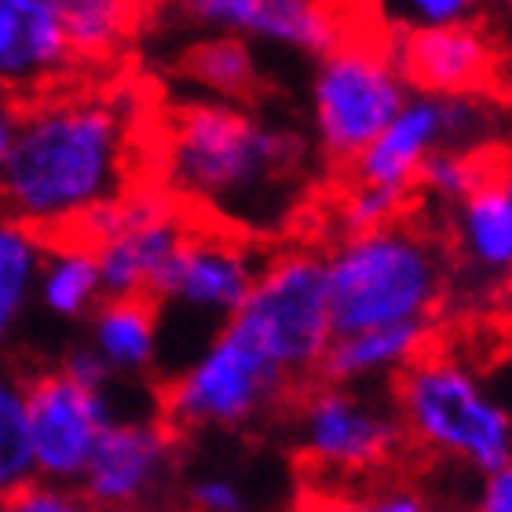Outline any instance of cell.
Wrapping results in <instances>:
<instances>
[{"instance_id":"1","label":"cell","mask_w":512,"mask_h":512,"mask_svg":"<svg viewBox=\"0 0 512 512\" xmlns=\"http://www.w3.org/2000/svg\"><path fill=\"white\" fill-rule=\"evenodd\" d=\"M161 187L238 235H282L308 187V150L227 99L172 110L158 143Z\"/></svg>"},{"instance_id":"2","label":"cell","mask_w":512,"mask_h":512,"mask_svg":"<svg viewBox=\"0 0 512 512\" xmlns=\"http://www.w3.org/2000/svg\"><path fill=\"white\" fill-rule=\"evenodd\" d=\"M136 107L125 92L41 96L19 110L0 209L44 238L136 187Z\"/></svg>"},{"instance_id":"3","label":"cell","mask_w":512,"mask_h":512,"mask_svg":"<svg viewBox=\"0 0 512 512\" xmlns=\"http://www.w3.org/2000/svg\"><path fill=\"white\" fill-rule=\"evenodd\" d=\"M333 333L436 319L450 289V260L414 224H384L344 235L326 253Z\"/></svg>"},{"instance_id":"4","label":"cell","mask_w":512,"mask_h":512,"mask_svg":"<svg viewBox=\"0 0 512 512\" xmlns=\"http://www.w3.org/2000/svg\"><path fill=\"white\" fill-rule=\"evenodd\" d=\"M392 381L406 436L425 450L480 476L512 458V414L465 363L421 352Z\"/></svg>"},{"instance_id":"5","label":"cell","mask_w":512,"mask_h":512,"mask_svg":"<svg viewBox=\"0 0 512 512\" xmlns=\"http://www.w3.org/2000/svg\"><path fill=\"white\" fill-rule=\"evenodd\" d=\"M293 388L297 381L253 337L224 322L172 377L165 421L187 432H231L275 414Z\"/></svg>"},{"instance_id":"6","label":"cell","mask_w":512,"mask_h":512,"mask_svg":"<svg viewBox=\"0 0 512 512\" xmlns=\"http://www.w3.org/2000/svg\"><path fill=\"white\" fill-rule=\"evenodd\" d=\"M227 322L253 337L297 384L311 381L333 341L326 253H267L249 297Z\"/></svg>"},{"instance_id":"7","label":"cell","mask_w":512,"mask_h":512,"mask_svg":"<svg viewBox=\"0 0 512 512\" xmlns=\"http://www.w3.org/2000/svg\"><path fill=\"white\" fill-rule=\"evenodd\" d=\"M414 88L395 66L392 44L341 41L319 59L311 85L315 136L333 165H352L366 143L399 114Z\"/></svg>"},{"instance_id":"8","label":"cell","mask_w":512,"mask_h":512,"mask_svg":"<svg viewBox=\"0 0 512 512\" xmlns=\"http://www.w3.org/2000/svg\"><path fill=\"white\" fill-rule=\"evenodd\" d=\"M300 458L333 480L384 469L406 439L395 399H381L366 384L319 381L304 395L293 421Z\"/></svg>"},{"instance_id":"9","label":"cell","mask_w":512,"mask_h":512,"mask_svg":"<svg viewBox=\"0 0 512 512\" xmlns=\"http://www.w3.org/2000/svg\"><path fill=\"white\" fill-rule=\"evenodd\" d=\"M494 132V114L480 99L469 96H436V92H410L399 114L377 132L359 158L348 165L352 183H377L417 191L421 161L439 147H483Z\"/></svg>"},{"instance_id":"10","label":"cell","mask_w":512,"mask_h":512,"mask_svg":"<svg viewBox=\"0 0 512 512\" xmlns=\"http://www.w3.org/2000/svg\"><path fill=\"white\" fill-rule=\"evenodd\" d=\"M264 260L267 253L256 246V238L220 224H194L172 264L165 267L154 289V304L183 315L187 326H205L216 333L242 308Z\"/></svg>"},{"instance_id":"11","label":"cell","mask_w":512,"mask_h":512,"mask_svg":"<svg viewBox=\"0 0 512 512\" xmlns=\"http://www.w3.org/2000/svg\"><path fill=\"white\" fill-rule=\"evenodd\" d=\"M33 469L44 480L74 483L96 454L99 439L114 421L110 388H92L59 370L26 381Z\"/></svg>"},{"instance_id":"12","label":"cell","mask_w":512,"mask_h":512,"mask_svg":"<svg viewBox=\"0 0 512 512\" xmlns=\"http://www.w3.org/2000/svg\"><path fill=\"white\" fill-rule=\"evenodd\" d=\"M176 472V436L169 421L114 417L85 465L77 491L85 505L136 509L158 502Z\"/></svg>"},{"instance_id":"13","label":"cell","mask_w":512,"mask_h":512,"mask_svg":"<svg viewBox=\"0 0 512 512\" xmlns=\"http://www.w3.org/2000/svg\"><path fill=\"white\" fill-rule=\"evenodd\" d=\"M55 0H0V92L41 96L74 66Z\"/></svg>"},{"instance_id":"14","label":"cell","mask_w":512,"mask_h":512,"mask_svg":"<svg viewBox=\"0 0 512 512\" xmlns=\"http://www.w3.org/2000/svg\"><path fill=\"white\" fill-rule=\"evenodd\" d=\"M392 55L414 92L483 96L494 77V48L472 22L410 26L406 37L392 44Z\"/></svg>"},{"instance_id":"15","label":"cell","mask_w":512,"mask_h":512,"mask_svg":"<svg viewBox=\"0 0 512 512\" xmlns=\"http://www.w3.org/2000/svg\"><path fill=\"white\" fill-rule=\"evenodd\" d=\"M461 264L483 286L505 289L512 278V176L494 172L454 205Z\"/></svg>"},{"instance_id":"16","label":"cell","mask_w":512,"mask_h":512,"mask_svg":"<svg viewBox=\"0 0 512 512\" xmlns=\"http://www.w3.org/2000/svg\"><path fill=\"white\" fill-rule=\"evenodd\" d=\"M432 337H436V319L333 333L315 377L337 384H370L381 377H395L406 363H414L417 355L432 348Z\"/></svg>"},{"instance_id":"17","label":"cell","mask_w":512,"mask_h":512,"mask_svg":"<svg viewBox=\"0 0 512 512\" xmlns=\"http://www.w3.org/2000/svg\"><path fill=\"white\" fill-rule=\"evenodd\" d=\"M92 348L114 377H139L158 366L161 311L150 297H103L92 311Z\"/></svg>"},{"instance_id":"18","label":"cell","mask_w":512,"mask_h":512,"mask_svg":"<svg viewBox=\"0 0 512 512\" xmlns=\"http://www.w3.org/2000/svg\"><path fill=\"white\" fill-rule=\"evenodd\" d=\"M249 37L322 59L352 33L337 0H256Z\"/></svg>"},{"instance_id":"19","label":"cell","mask_w":512,"mask_h":512,"mask_svg":"<svg viewBox=\"0 0 512 512\" xmlns=\"http://www.w3.org/2000/svg\"><path fill=\"white\" fill-rule=\"evenodd\" d=\"M41 275H37V300L55 319H88L103 300V275H99L96 249L77 238H48Z\"/></svg>"},{"instance_id":"20","label":"cell","mask_w":512,"mask_h":512,"mask_svg":"<svg viewBox=\"0 0 512 512\" xmlns=\"http://www.w3.org/2000/svg\"><path fill=\"white\" fill-rule=\"evenodd\" d=\"M48 238L0 209V344L8 341L30 300L37 297V275Z\"/></svg>"},{"instance_id":"21","label":"cell","mask_w":512,"mask_h":512,"mask_svg":"<svg viewBox=\"0 0 512 512\" xmlns=\"http://www.w3.org/2000/svg\"><path fill=\"white\" fill-rule=\"evenodd\" d=\"M183 74L191 77V85H198L213 99H227V103H242L260 85L253 55L235 33H216L209 41L194 44L183 59Z\"/></svg>"},{"instance_id":"22","label":"cell","mask_w":512,"mask_h":512,"mask_svg":"<svg viewBox=\"0 0 512 512\" xmlns=\"http://www.w3.org/2000/svg\"><path fill=\"white\" fill-rule=\"evenodd\" d=\"M77 59H110L136 26V0H55Z\"/></svg>"},{"instance_id":"23","label":"cell","mask_w":512,"mask_h":512,"mask_svg":"<svg viewBox=\"0 0 512 512\" xmlns=\"http://www.w3.org/2000/svg\"><path fill=\"white\" fill-rule=\"evenodd\" d=\"M30 414H26V381L0 370V505L33 480Z\"/></svg>"},{"instance_id":"24","label":"cell","mask_w":512,"mask_h":512,"mask_svg":"<svg viewBox=\"0 0 512 512\" xmlns=\"http://www.w3.org/2000/svg\"><path fill=\"white\" fill-rule=\"evenodd\" d=\"M494 161H487L483 147H439L417 169V191L432 194L436 202L458 205L469 191H476L487 176H494Z\"/></svg>"},{"instance_id":"25","label":"cell","mask_w":512,"mask_h":512,"mask_svg":"<svg viewBox=\"0 0 512 512\" xmlns=\"http://www.w3.org/2000/svg\"><path fill=\"white\" fill-rule=\"evenodd\" d=\"M414 191H399V187H377V183H352V191L344 194L337 224L344 235H359V231H374V227L395 224L403 220L410 209Z\"/></svg>"},{"instance_id":"26","label":"cell","mask_w":512,"mask_h":512,"mask_svg":"<svg viewBox=\"0 0 512 512\" xmlns=\"http://www.w3.org/2000/svg\"><path fill=\"white\" fill-rule=\"evenodd\" d=\"M4 509L11 512H77L85 509V498L74 483H59V480H44V476H33L11 494Z\"/></svg>"},{"instance_id":"27","label":"cell","mask_w":512,"mask_h":512,"mask_svg":"<svg viewBox=\"0 0 512 512\" xmlns=\"http://www.w3.org/2000/svg\"><path fill=\"white\" fill-rule=\"evenodd\" d=\"M180 8L191 15L198 26L213 33H242L249 37L256 0H180Z\"/></svg>"},{"instance_id":"28","label":"cell","mask_w":512,"mask_h":512,"mask_svg":"<svg viewBox=\"0 0 512 512\" xmlns=\"http://www.w3.org/2000/svg\"><path fill=\"white\" fill-rule=\"evenodd\" d=\"M187 498H191L194 509L202 512H246L253 509L249 505V494L242 491V483L224 476V472H209L202 480H194L187 487Z\"/></svg>"},{"instance_id":"29","label":"cell","mask_w":512,"mask_h":512,"mask_svg":"<svg viewBox=\"0 0 512 512\" xmlns=\"http://www.w3.org/2000/svg\"><path fill=\"white\" fill-rule=\"evenodd\" d=\"M406 26H447L469 22L480 0H388Z\"/></svg>"},{"instance_id":"30","label":"cell","mask_w":512,"mask_h":512,"mask_svg":"<svg viewBox=\"0 0 512 512\" xmlns=\"http://www.w3.org/2000/svg\"><path fill=\"white\" fill-rule=\"evenodd\" d=\"M63 370L74 377V381L92 384V388H110V384H114V370H110L107 359H103L92 344H81V348H74V352L66 355Z\"/></svg>"},{"instance_id":"31","label":"cell","mask_w":512,"mask_h":512,"mask_svg":"<svg viewBox=\"0 0 512 512\" xmlns=\"http://www.w3.org/2000/svg\"><path fill=\"white\" fill-rule=\"evenodd\" d=\"M480 509L483 512H512V458L483 476Z\"/></svg>"},{"instance_id":"32","label":"cell","mask_w":512,"mask_h":512,"mask_svg":"<svg viewBox=\"0 0 512 512\" xmlns=\"http://www.w3.org/2000/svg\"><path fill=\"white\" fill-rule=\"evenodd\" d=\"M366 509H374V512H425L428 502H425V494H417L414 487L392 483V487L370 491V498H366Z\"/></svg>"},{"instance_id":"33","label":"cell","mask_w":512,"mask_h":512,"mask_svg":"<svg viewBox=\"0 0 512 512\" xmlns=\"http://www.w3.org/2000/svg\"><path fill=\"white\" fill-rule=\"evenodd\" d=\"M15 132H19V107L0 99V172H4L11 147H15Z\"/></svg>"},{"instance_id":"34","label":"cell","mask_w":512,"mask_h":512,"mask_svg":"<svg viewBox=\"0 0 512 512\" xmlns=\"http://www.w3.org/2000/svg\"><path fill=\"white\" fill-rule=\"evenodd\" d=\"M505 300H509V308H512V278L505 282Z\"/></svg>"}]
</instances>
